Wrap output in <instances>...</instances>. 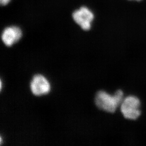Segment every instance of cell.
<instances>
[{"label":"cell","instance_id":"3","mask_svg":"<svg viewBox=\"0 0 146 146\" xmlns=\"http://www.w3.org/2000/svg\"><path fill=\"white\" fill-rule=\"evenodd\" d=\"M72 17L75 22L84 31L91 29V23L94 20L93 13L86 7H81L73 13Z\"/></svg>","mask_w":146,"mask_h":146},{"label":"cell","instance_id":"4","mask_svg":"<svg viewBox=\"0 0 146 146\" xmlns=\"http://www.w3.org/2000/svg\"><path fill=\"white\" fill-rule=\"evenodd\" d=\"M31 88L34 95L40 96L48 94L50 91L51 86L49 81L44 76L37 74L33 77L31 83Z\"/></svg>","mask_w":146,"mask_h":146},{"label":"cell","instance_id":"5","mask_svg":"<svg viewBox=\"0 0 146 146\" xmlns=\"http://www.w3.org/2000/svg\"><path fill=\"white\" fill-rule=\"evenodd\" d=\"M22 36V31L17 26L8 27L3 31L1 39L7 46H11L19 41Z\"/></svg>","mask_w":146,"mask_h":146},{"label":"cell","instance_id":"2","mask_svg":"<svg viewBox=\"0 0 146 146\" xmlns=\"http://www.w3.org/2000/svg\"><path fill=\"white\" fill-rule=\"evenodd\" d=\"M141 102L138 98L130 96L123 98L121 104V113L126 119L136 120L141 115Z\"/></svg>","mask_w":146,"mask_h":146},{"label":"cell","instance_id":"7","mask_svg":"<svg viewBox=\"0 0 146 146\" xmlns=\"http://www.w3.org/2000/svg\"><path fill=\"white\" fill-rule=\"evenodd\" d=\"M130 1H140L141 0H130Z\"/></svg>","mask_w":146,"mask_h":146},{"label":"cell","instance_id":"1","mask_svg":"<svg viewBox=\"0 0 146 146\" xmlns=\"http://www.w3.org/2000/svg\"><path fill=\"white\" fill-rule=\"evenodd\" d=\"M123 99V93L118 90L113 95L104 91L97 93L95 98L96 105L99 109L109 113H114L121 104Z\"/></svg>","mask_w":146,"mask_h":146},{"label":"cell","instance_id":"6","mask_svg":"<svg viewBox=\"0 0 146 146\" xmlns=\"http://www.w3.org/2000/svg\"><path fill=\"white\" fill-rule=\"evenodd\" d=\"M11 0H0V3L1 5L4 6L8 4Z\"/></svg>","mask_w":146,"mask_h":146}]
</instances>
